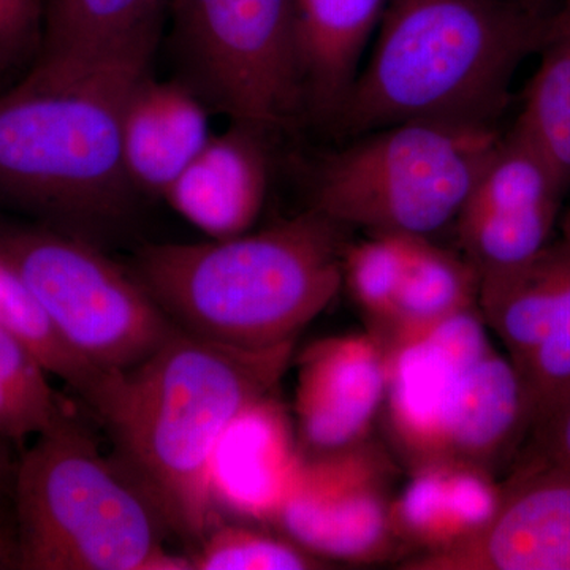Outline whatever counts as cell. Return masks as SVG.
Masks as SVG:
<instances>
[{"instance_id":"cell-1","label":"cell","mask_w":570,"mask_h":570,"mask_svg":"<svg viewBox=\"0 0 570 570\" xmlns=\"http://www.w3.org/2000/svg\"><path fill=\"white\" fill-rule=\"evenodd\" d=\"M294 348L227 346L178 328L140 365L112 373L91 407L115 445L112 459L187 546L197 549L223 519L209 466L225 428L273 393Z\"/></svg>"},{"instance_id":"cell-2","label":"cell","mask_w":570,"mask_h":570,"mask_svg":"<svg viewBox=\"0 0 570 570\" xmlns=\"http://www.w3.org/2000/svg\"><path fill=\"white\" fill-rule=\"evenodd\" d=\"M160 29L102 48L40 52L0 96V190L75 220L122 216L134 193L122 118Z\"/></svg>"},{"instance_id":"cell-3","label":"cell","mask_w":570,"mask_h":570,"mask_svg":"<svg viewBox=\"0 0 570 570\" xmlns=\"http://www.w3.org/2000/svg\"><path fill=\"white\" fill-rule=\"evenodd\" d=\"M546 18L521 0H387L333 121L354 137L411 121L497 127Z\"/></svg>"},{"instance_id":"cell-4","label":"cell","mask_w":570,"mask_h":570,"mask_svg":"<svg viewBox=\"0 0 570 570\" xmlns=\"http://www.w3.org/2000/svg\"><path fill=\"white\" fill-rule=\"evenodd\" d=\"M343 230L309 209L258 234L141 247L130 269L184 332L276 347L295 343L340 294Z\"/></svg>"},{"instance_id":"cell-5","label":"cell","mask_w":570,"mask_h":570,"mask_svg":"<svg viewBox=\"0 0 570 570\" xmlns=\"http://www.w3.org/2000/svg\"><path fill=\"white\" fill-rule=\"evenodd\" d=\"M385 354L382 412L409 469L456 461L494 474L517 456L531 423L527 389L479 305L397 337Z\"/></svg>"},{"instance_id":"cell-6","label":"cell","mask_w":570,"mask_h":570,"mask_svg":"<svg viewBox=\"0 0 570 570\" xmlns=\"http://www.w3.org/2000/svg\"><path fill=\"white\" fill-rule=\"evenodd\" d=\"M13 521L18 569L194 570L165 550L163 517L70 412L18 459Z\"/></svg>"},{"instance_id":"cell-7","label":"cell","mask_w":570,"mask_h":570,"mask_svg":"<svg viewBox=\"0 0 570 570\" xmlns=\"http://www.w3.org/2000/svg\"><path fill=\"white\" fill-rule=\"evenodd\" d=\"M501 137L494 126L442 121L356 135L318 167L311 209L367 235L433 238L455 225Z\"/></svg>"},{"instance_id":"cell-8","label":"cell","mask_w":570,"mask_h":570,"mask_svg":"<svg viewBox=\"0 0 570 570\" xmlns=\"http://www.w3.org/2000/svg\"><path fill=\"white\" fill-rule=\"evenodd\" d=\"M0 253L24 277L67 344L105 373L132 370L179 326L135 277L81 239L0 232Z\"/></svg>"},{"instance_id":"cell-9","label":"cell","mask_w":570,"mask_h":570,"mask_svg":"<svg viewBox=\"0 0 570 570\" xmlns=\"http://www.w3.org/2000/svg\"><path fill=\"white\" fill-rule=\"evenodd\" d=\"M195 91L261 134L305 105L295 0H171Z\"/></svg>"},{"instance_id":"cell-10","label":"cell","mask_w":570,"mask_h":570,"mask_svg":"<svg viewBox=\"0 0 570 570\" xmlns=\"http://www.w3.org/2000/svg\"><path fill=\"white\" fill-rule=\"evenodd\" d=\"M392 461L370 441L303 455L273 527L321 560L371 564L406 553L392 521Z\"/></svg>"},{"instance_id":"cell-11","label":"cell","mask_w":570,"mask_h":570,"mask_svg":"<svg viewBox=\"0 0 570 570\" xmlns=\"http://www.w3.org/2000/svg\"><path fill=\"white\" fill-rule=\"evenodd\" d=\"M295 431L305 456L328 455L370 439L387 395V354L376 336L326 337L298 356Z\"/></svg>"},{"instance_id":"cell-12","label":"cell","mask_w":570,"mask_h":570,"mask_svg":"<svg viewBox=\"0 0 570 570\" xmlns=\"http://www.w3.org/2000/svg\"><path fill=\"white\" fill-rule=\"evenodd\" d=\"M414 570H570V474L515 466L494 519L474 539L409 558Z\"/></svg>"},{"instance_id":"cell-13","label":"cell","mask_w":570,"mask_h":570,"mask_svg":"<svg viewBox=\"0 0 570 570\" xmlns=\"http://www.w3.org/2000/svg\"><path fill=\"white\" fill-rule=\"evenodd\" d=\"M303 453L291 415L273 393L243 409L217 442L209 466L214 509L273 524L294 489Z\"/></svg>"},{"instance_id":"cell-14","label":"cell","mask_w":570,"mask_h":570,"mask_svg":"<svg viewBox=\"0 0 570 570\" xmlns=\"http://www.w3.org/2000/svg\"><path fill=\"white\" fill-rule=\"evenodd\" d=\"M269 184L265 135L235 124L212 135L163 198L212 239L235 238L253 228Z\"/></svg>"},{"instance_id":"cell-15","label":"cell","mask_w":570,"mask_h":570,"mask_svg":"<svg viewBox=\"0 0 570 570\" xmlns=\"http://www.w3.org/2000/svg\"><path fill=\"white\" fill-rule=\"evenodd\" d=\"M501 499L502 485L487 469L456 461L425 464L411 469L392 498L393 528L404 551H412L409 558L438 553L485 530Z\"/></svg>"},{"instance_id":"cell-16","label":"cell","mask_w":570,"mask_h":570,"mask_svg":"<svg viewBox=\"0 0 570 570\" xmlns=\"http://www.w3.org/2000/svg\"><path fill=\"white\" fill-rule=\"evenodd\" d=\"M208 112L190 82L142 78L122 118V159L135 190L160 195L209 140Z\"/></svg>"},{"instance_id":"cell-17","label":"cell","mask_w":570,"mask_h":570,"mask_svg":"<svg viewBox=\"0 0 570 570\" xmlns=\"http://www.w3.org/2000/svg\"><path fill=\"white\" fill-rule=\"evenodd\" d=\"M387 0H295L305 104L335 118L374 39Z\"/></svg>"},{"instance_id":"cell-18","label":"cell","mask_w":570,"mask_h":570,"mask_svg":"<svg viewBox=\"0 0 570 570\" xmlns=\"http://www.w3.org/2000/svg\"><path fill=\"white\" fill-rule=\"evenodd\" d=\"M569 266L570 243L561 236L527 265L480 277V313L519 373L549 330Z\"/></svg>"},{"instance_id":"cell-19","label":"cell","mask_w":570,"mask_h":570,"mask_svg":"<svg viewBox=\"0 0 570 570\" xmlns=\"http://www.w3.org/2000/svg\"><path fill=\"white\" fill-rule=\"evenodd\" d=\"M562 198L509 195L468 204L456 219L460 253L480 277L527 265L550 245Z\"/></svg>"},{"instance_id":"cell-20","label":"cell","mask_w":570,"mask_h":570,"mask_svg":"<svg viewBox=\"0 0 570 570\" xmlns=\"http://www.w3.org/2000/svg\"><path fill=\"white\" fill-rule=\"evenodd\" d=\"M538 69L524 91L517 130L570 189V0L547 13L538 48Z\"/></svg>"},{"instance_id":"cell-21","label":"cell","mask_w":570,"mask_h":570,"mask_svg":"<svg viewBox=\"0 0 570 570\" xmlns=\"http://www.w3.org/2000/svg\"><path fill=\"white\" fill-rule=\"evenodd\" d=\"M480 279L461 253L431 238L407 236V262L384 347L469 306L479 305Z\"/></svg>"},{"instance_id":"cell-22","label":"cell","mask_w":570,"mask_h":570,"mask_svg":"<svg viewBox=\"0 0 570 570\" xmlns=\"http://www.w3.org/2000/svg\"><path fill=\"white\" fill-rule=\"evenodd\" d=\"M0 326L18 337L50 376L78 393L92 407L112 373L89 365L63 340L47 309L13 264L0 253Z\"/></svg>"},{"instance_id":"cell-23","label":"cell","mask_w":570,"mask_h":570,"mask_svg":"<svg viewBox=\"0 0 570 570\" xmlns=\"http://www.w3.org/2000/svg\"><path fill=\"white\" fill-rule=\"evenodd\" d=\"M171 0H43L40 52L91 50L163 28Z\"/></svg>"},{"instance_id":"cell-24","label":"cell","mask_w":570,"mask_h":570,"mask_svg":"<svg viewBox=\"0 0 570 570\" xmlns=\"http://www.w3.org/2000/svg\"><path fill=\"white\" fill-rule=\"evenodd\" d=\"M407 262V236L367 235L347 243L343 255V285L362 311L367 332L384 346Z\"/></svg>"},{"instance_id":"cell-25","label":"cell","mask_w":570,"mask_h":570,"mask_svg":"<svg viewBox=\"0 0 570 570\" xmlns=\"http://www.w3.org/2000/svg\"><path fill=\"white\" fill-rule=\"evenodd\" d=\"M194 570H313L326 561L284 534L253 527L250 521L220 519L190 554Z\"/></svg>"},{"instance_id":"cell-26","label":"cell","mask_w":570,"mask_h":570,"mask_svg":"<svg viewBox=\"0 0 570 570\" xmlns=\"http://www.w3.org/2000/svg\"><path fill=\"white\" fill-rule=\"evenodd\" d=\"M520 376L527 389L531 422L570 390V266L549 330Z\"/></svg>"},{"instance_id":"cell-27","label":"cell","mask_w":570,"mask_h":570,"mask_svg":"<svg viewBox=\"0 0 570 570\" xmlns=\"http://www.w3.org/2000/svg\"><path fill=\"white\" fill-rule=\"evenodd\" d=\"M50 374L18 337L0 326V382L17 390L52 419L69 412L61 396L51 389Z\"/></svg>"},{"instance_id":"cell-28","label":"cell","mask_w":570,"mask_h":570,"mask_svg":"<svg viewBox=\"0 0 570 570\" xmlns=\"http://www.w3.org/2000/svg\"><path fill=\"white\" fill-rule=\"evenodd\" d=\"M517 466L570 474V390L532 419Z\"/></svg>"},{"instance_id":"cell-29","label":"cell","mask_w":570,"mask_h":570,"mask_svg":"<svg viewBox=\"0 0 570 570\" xmlns=\"http://www.w3.org/2000/svg\"><path fill=\"white\" fill-rule=\"evenodd\" d=\"M43 0H0V70H10L39 51Z\"/></svg>"},{"instance_id":"cell-30","label":"cell","mask_w":570,"mask_h":570,"mask_svg":"<svg viewBox=\"0 0 570 570\" xmlns=\"http://www.w3.org/2000/svg\"><path fill=\"white\" fill-rule=\"evenodd\" d=\"M59 419L45 414L28 397L0 382V438L14 448H22L29 438L39 436Z\"/></svg>"},{"instance_id":"cell-31","label":"cell","mask_w":570,"mask_h":570,"mask_svg":"<svg viewBox=\"0 0 570 570\" xmlns=\"http://www.w3.org/2000/svg\"><path fill=\"white\" fill-rule=\"evenodd\" d=\"M13 444L0 438V539L14 543V532L7 531V509H13L14 479H17L18 459L11 452ZM17 547V543H14Z\"/></svg>"},{"instance_id":"cell-32","label":"cell","mask_w":570,"mask_h":570,"mask_svg":"<svg viewBox=\"0 0 570 570\" xmlns=\"http://www.w3.org/2000/svg\"><path fill=\"white\" fill-rule=\"evenodd\" d=\"M18 568L17 547L0 539V569Z\"/></svg>"},{"instance_id":"cell-33","label":"cell","mask_w":570,"mask_h":570,"mask_svg":"<svg viewBox=\"0 0 570 570\" xmlns=\"http://www.w3.org/2000/svg\"><path fill=\"white\" fill-rule=\"evenodd\" d=\"M561 236H564V238L570 239V209L568 213H566V216L562 217Z\"/></svg>"},{"instance_id":"cell-34","label":"cell","mask_w":570,"mask_h":570,"mask_svg":"<svg viewBox=\"0 0 570 570\" xmlns=\"http://www.w3.org/2000/svg\"><path fill=\"white\" fill-rule=\"evenodd\" d=\"M546 2H547V0H530V6L535 11H540V13H546V11H543V7H546Z\"/></svg>"},{"instance_id":"cell-35","label":"cell","mask_w":570,"mask_h":570,"mask_svg":"<svg viewBox=\"0 0 570 570\" xmlns=\"http://www.w3.org/2000/svg\"><path fill=\"white\" fill-rule=\"evenodd\" d=\"M521 2H523V3H524V6L530 7V9H531V10H534V9H532V7L530 6V0H521ZM534 11H535V10H534ZM539 13H540V11H539Z\"/></svg>"}]
</instances>
